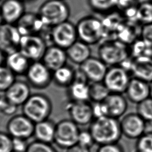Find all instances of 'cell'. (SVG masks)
I'll return each mask as SVG.
<instances>
[{"label":"cell","mask_w":152,"mask_h":152,"mask_svg":"<svg viewBox=\"0 0 152 152\" xmlns=\"http://www.w3.org/2000/svg\"><path fill=\"white\" fill-rule=\"evenodd\" d=\"M88 130L99 145L119 142L122 136L119 120L109 116L94 119Z\"/></svg>","instance_id":"6da1fadb"},{"label":"cell","mask_w":152,"mask_h":152,"mask_svg":"<svg viewBox=\"0 0 152 152\" xmlns=\"http://www.w3.org/2000/svg\"><path fill=\"white\" fill-rule=\"evenodd\" d=\"M53 104L50 98L43 93L31 94L21 106L22 113L34 123L48 119L52 113Z\"/></svg>","instance_id":"7a4b0ae2"},{"label":"cell","mask_w":152,"mask_h":152,"mask_svg":"<svg viewBox=\"0 0 152 152\" xmlns=\"http://www.w3.org/2000/svg\"><path fill=\"white\" fill-rule=\"evenodd\" d=\"M76 28L78 40L91 46L102 42L105 36V30L102 19L88 15L81 18Z\"/></svg>","instance_id":"3957f363"},{"label":"cell","mask_w":152,"mask_h":152,"mask_svg":"<svg viewBox=\"0 0 152 152\" xmlns=\"http://www.w3.org/2000/svg\"><path fill=\"white\" fill-rule=\"evenodd\" d=\"M38 14L47 26L53 27L68 21L70 8L64 0H46L40 5Z\"/></svg>","instance_id":"277c9868"},{"label":"cell","mask_w":152,"mask_h":152,"mask_svg":"<svg viewBox=\"0 0 152 152\" xmlns=\"http://www.w3.org/2000/svg\"><path fill=\"white\" fill-rule=\"evenodd\" d=\"M99 58L107 66L120 65L130 55L129 49L119 40H103L97 50Z\"/></svg>","instance_id":"5b68a950"},{"label":"cell","mask_w":152,"mask_h":152,"mask_svg":"<svg viewBox=\"0 0 152 152\" xmlns=\"http://www.w3.org/2000/svg\"><path fill=\"white\" fill-rule=\"evenodd\" d=\"M80 129L71 119H64L56 124L54 143L61 148L66 149L78 143Z\"/></svg>","instance_id":"8992f818"},{"label":"cell","mask_w":152,"mask_h":152,"mask_svg":"<svg viewBox=\"0 0 152 152\" xmlns=\"http://www.w3.org/2000/svg\"><path fill=\"white\" fill-rule=\"evenodd\" d=\"M78 40L76 26L69 21L51 28L50 40L52 45L66 50Z\"/></svg>","instance_id":"52a82bcc"},{"label":"cell","mask_w":152,"mask_h":152,"mask_svg":"<svg viewBox=\"0 0 152 152\" xmlns=\"http://www.w3.org/2000/svg\"><path fill=\"white\" fill-rule=\"evenodd\" d=\"M131 79V74L121 65L109 66L103 83L110 93L123 94Z\"/></svg>","instance_id":"ba28073f"},{"label":"cell","mask_w":152,"mask_h":152,"mask_svg":"<svg viewBox=\"0 0 152 152\" xmlns=\"http://www.w3.org/2000/svg\"><path fill=\"white\" fill-rule=\"evenodd\" d=\"M48 47L46 41L38 34H27L21 36L19 50L30 61H41Z\"/></svg>","instance_id":"9c48e42d"},{"label":"cell","mask_w":152,"mask_h":152,"mask_svg":"<svg viewBox=\"0 0 152 152\" xmlns=\"http://www.w3.org/2000/svg\"><path fill=\"white\" fill-rule=\"evenodd\" d=\"M25 76L30 86L39 90L47 88L53 81L52 71L41 61L31 62Z\"/></svg>","instance_id":"30bf717a"},{"label":"cell","mask_w":152,"mask_h":152,"mask_svg":"<svg viewBox=\"0 0 152 152\" xmlns=\"http://www.w3.org/2000/svg\"><path fill=\"white\" fill-rule=\"evenodd\" d=\"M34 125L32 121L23 113L12 116L6 125L7 132L12 138L28 140L33 137Z\"/></svg>","instance_id":"8fae6325"},{"label":"cell","mask_w":152,"mask_h":152,"mask_svg":"<svg viewBox=\"0 0 152 152\" xmlns=\"http://www.w3.org/2000/svg\"><path fill=\"white\" fill-rule=\"evenodd\" d=\"M65 107L69 119L78 126L90 125L94 119L92 103L90 101L69 100Z\"/></svg>","instance_id":"7c38bea8"},{"label":"cell","mask_w":152,"mask_h":152,"mask_svg":"<svg viewBox=\"0 0 152 152\" xmlns=\"http://www.w3.org/2000/svg\"><path fill=\"white\" fill-rule=\"evenodd\" d=\"M21 36L15 24L2 23L0 26V49L7 55L18 50Z\"/></svg>","instance_id":"4fadbf2b"},{"label":"cell","mask_w":152,"mask_h":152,"mask_svg":"<svg viewBox=\"0 0 152 152\" xmlns=\"http://www.w3.org/2000/svg\"><path fill=\"white\" fill-rule=\"evenodd\" d=\"M122 135L131 140H137L144 134L145 121L137 113L125 114L119 120Z\"/></svg>","instance_id":"5bb4252c"},{"label":"cell","mask_w":152,"mask_h":152,"mask_svg":"<svg viewBox=\"0 0 152 152\" xmlns=\"http://www.w3.org/2000/svg\"><path fill=\"white\" fill-rule=\"evenodd\" d=\"M15 25L21 36L27 34L41 36L42 33L52 28L47 26L43 22L38 13L32 12H25Z\"/></svg>","instance_id":"9a60e30c"},{"label":"cell","mask_w":152,"mask_h":152,"mask_svg":"<svg viewBox=\"0 0 152 152\" xmlns=\"http://www.w3.org/2000/svg\"><path fill=\"white\" fill-rule=\"evenodd\" d=\"M89 83L102 82L108 69V66L99 58L90 57L79 66Z\"/></svg>","instance_id":"2e32d148"},{"label":"cell","mask_w":152,"mask_h":152,"mask_svg":"<svg viewBox=\"0 0 152 152\" xmlns=\"http://www.w3.org/2000/svg\"><path fill=\"white\" fill-rule=\"evenodd\" d=\"M31 93V86L27 81L16 80L4 92V96L11 103L21 106L29 98Z\"/></svg>","instance_id":"e0dca14e"},{"label":"cell","mask_w":152,"mask_h":152,"mask_svg":"<svg viewBox=\"0 0 152 152\" xmlns=\"http://www.w3.org/2000/svg\"><path fill=\"white\" fill-rule=\"evenodd\" d=\"M25 11L23 0H4L0 5V12L5 23L16 24L25 14Z\"/></svg>","instance_id":"ac0fdd59"},{"label":"cell","mask_w":152,"mask_h":152,"mask_svg":"<svg viewBox=\"0 0 152 152\" xmlns=\"http://www.w3.org/2000/svg\"><path fill=\"white\" fill-rule=\"evenodd\" d=\"M102 102L106 116L118 119L125 115L128 109V99L123 94L110 93Z\"/></svg>","instance_id":"d6986e66"},{"label":"cell","mask_w":152,"mask_h":152,"mask_svg":"<svg viewBox=\"0 0 152 152\" xmlns=\"http://www.w3.org/2000/svg\"><path fill=\"white\" fill-rule=\"evenodd\" d=\"M125 93L128 100L137 104L150 97V83L132 77Z\"/></svg>","instance_id":"ffe728a7"},{"label":"cell","mask_w":152,"mask_h":152,"mask_svg":"<svg viewBox=\"0 0 152 152\" xmlns=\"http://www.w3.org/2000/svg\"><path fill=\"white\" fill-rule=\"evenodd\" d=\"M68 59L66 50L52 44L48 46L41 61L53 72L66 65Z\"/></svg>","instance_id":"44dd1931"},{"label":"cell","mask_w":152,"mask_h":152,"mask_svg":"<svg viewBox=\"0 0 152 152\" xmlns=\"http://www.w3.org/2000/svg\"><path fill=\"white\" fill-rule=\"evenodd\" d=\"M129 72L134 77L151 83L152 81V56L132 58Z\"/></svg>","instance_id":"7402d4cb"},{"label":"cell","mask_w":152,"mask_h":152,"mask_svg":"<svg viewBox=\"0 0 152 152\" xmlns=\"http://www.w3.org/2000/svg\"><path fill=\"white\" fill-rule=\"evenodd\" d=\"M31 61L19 50L7 55L5 65L17 76L25 75Z\"/></svg>","instance_id":"603a6c76"},{"label":"cell","mask_w":152,"mask_h":152,"mask_svg":"<svg viewBox=\"0 0 152 152\" xmlns=\"http://www.w3.org/2000/svg\"><path fill=\"white\" fill-rule=\"evenodd\" d=\"M66 52L68 59L79 66L91 56L90 45L80 40H77L68 48Z\"/></svg>","instance_id":"cb8c5ba5"},{"label":"cell","mask_w":152,"mask_h":152,"mask_svg":"<svg viewBox=\"0 0 152 152\" xmlns=\"http://www.w3.org/2000/svg\"><path fill=\"white\" fill-rule=\"evenodd\" d=\"M56 124L51 119L35 123L33 137L35 140L52 144L54 142Z\"/></svg>","instance_id":"d4e9b609"},{"label":"cell","mask_w":152,"mask_h":152,"mask_svg":"<svg viewBox=\"0 0 152 152\" xmlns=\"http://www.w3.org/2000/svg\"><path fill=\"white\" fill-rule=\"evenodd\" d=\"M89 83L87 80L74 79V81L66 88L69 100L90 101Z\"/></svg>","instance_id":"484cf974"},{"label":"cell","mask_w":152,"mask_h":152,"mask_svg":"<svg viewBox=\"0 0 152 152\" xmlns=\"http://www.w3.org/2000/svg\"><path fill=\"white\" fill-rule=\"evenodd\" d=\"M75 69L66 64L52 72L54 83L59 87H68L74 80Z\"/></svg>","instance_id":"4316f807"},{"label":"cell","mask_w":152,"mask_h":152,"mask_svg":"<svg viewBox=\"0 0 152 152\" xmlns=\"http://www.w3.org/2000/svg\"><path fill=\"white\" fill-rule=\"evenodd\" d=\"M110 93L103 81L89 83V99L91 103L103 102Z\"/></svg>","instance_id":"83f0119b"},{"label":"cell","mask_w":152,"mask_h":152,"mask_svg":"<svg viewBox=\"0 0 152 152\" xmlns=\"http://www.w3.org/2000/svg\"><path fill=\"white\" fill-rule=\"evenodd\" d=\"M129 51L130 55L132 58L152 56V46L147 43L141 38L134 41Z\"/></svg>","instance_id":"f1b7e54d"},{"label":"cell","mask_w":152,"mask_h":152,"mask_svg":"<svg viewBox=\"0 0 152 152\" xmlns=\"http://www.w3.org/2000/svg\"><path fill=\"white\" fill-rule=\"evenodd\" d=\"M89 7L95 12L108 14L116 8V0H87Z\"/></svg>","instance_id":"f546056e"},{"label":"cell","mask_w":152,"mask_h":152,"mask_svg":"<svg viewBox=\"0 0 152 152\" xmlns=\"http://www.w3.org/2000/svg\"><path fill=\"white\" fill-rule=\"evenodd\" d=\"M138 22L142 25L152 23V2L145 1L137 5Z\"/></svg>","instance_id":"4dcf8cb0"},{"label":"cell","mask_w":152,"mask_h":152,"mask_svg":"<svg viewBox=\"0 0 152 152\" xmlns=\"http://www.w3.org/2000/svg\"><path fill=\"white\" fill-rule=\"evenodd\" d=\"M15 77L5 65L0 66V92L4 93L16 80Z\"/></svg>","instance_id":"1f68e13d"},{"label":"cell","mask_w":152,"mask_h":152,"mask_svg":"<svg viewBox=\"0 0 152 152\" xmlns=\"http://www.w3.org/2000/svg\"><path fill=\"white\" fill-rule=\"evenodd\" d=\"M136 112L145 121H152V99L148 97L137 104Z\"/></svg>","instance_id":"d6a6232c"},{"label":"cell","mask_w":152,"mask_h":152,"mask_svg":"<svg viewBox=\"0 0 152 152\" xmlns=\"http://www.w3.org/2000/svg\"><path fill=\"white\" fill-rule=\"evenodd\" d=\"M26 152H58L52 144L34 140L28 144Z\"/></svg>","instance_id":"836d02e7"},{"label":"cell","mask_w":152,"mask_h":152,"mask_svg":"<svg viewBox=\"0 0 152 152\" xmlns=\"http://www.w3.org/2000/svg\"><path fill=\"white\" fill-rule=\"evenodd\" d=\"M135 151L137 152H152V135L143 134L137 140Z\"/></svg>","instance_id":"e575fe53"},{"label":"cell","mask_w":152,"mask_h":152,"mask_svg":"<svg viewBox=\"0 0 152 152\" xmlns=\"http://www.w3.org/2000/svg\"><path fill=\"white\" fill-rule=\"evenodd\" d=\"M18 106L10 102L4 96H0V112L6 116H13Z\"/></svg>","instance_id":"d590c367"},{"label":"cell","mask_w":152,"mask_h":152,"mask_svg":"<svg viewBox=\"0 0 152 152\" xmlns=\"http://www.w3.org/2000/svg\"><path fill=\"white\" fill-rule=\"evenodd\" d=\"M12 137L7 132L0 131V152H12Z\"/></svg>","instance_id":"8d00e7d4"},{"label":"cell","mask_w":152,"mask_h":152,"mask_svg":"<svg viewBox=\"0 0 152 152\" xmlns=\"http://www.w3.org/2000/svg\"><path fill=\"white\" fill-rule=\"evenodd\" d=\"M78 143L89 148L95 144L93 137L88 129L80 130L78 138Z\"/></svg>","instance_id":"74e56055"},{"label":"cell","mask_w":152,"mask_h":152,"mask_svg":"<svg viewBox=\"0 0 152 152\" xmlns=\"http://www.w3.org/2000/svg\"><path fill=\"white\" fill-rule=\"evenodd\" d=\"M96 152H125L123 146L119 142L100 145Z\"/></svg>","instance_id":"f35d334b"},{"label":"cell","mask_w":152,"mask_h":152,"mask_svg":"<svg viewBox=\"0 0 152 152\" xmlns=\"http://www.w3.org/2000/svg\"><path fill=\"white\" fill-rule=\"evenodd\" d=\"M28 144L27 140L20 138H12V151L14 152H26Z\"/></svg>","instance_id":"ab89813d"},{"label":"cell","mask_w":152,"mask_h":152,"mask_svg":"<svg viewBox=\"0 0 152 152\" xmlns=\"http://www.w3.org/2000/svg\"><path fill=\"white\" fill-rule=\"evenodd\" d=\"M141 39L152 46V23L144 24L140 31Z\"/></svg>","instance_id":"60d3db41"},{"label":"cell","mask_w":152,"mask_h":152,"mask_svg":"<svg viewBox=\"0 0 152 152\" xmlns=\"http://www.w3.org/2000/svg\"><path fill=\"white\" fill-rule=\"evenodd\" d=\"M137 0H116V8L124 11V10L134 6H137L138 4Z\"/></svg>","instance_id":"b9f144b4"},{"label":"cell","mask_w":152,"mask_h":152,"mask_svg":"<svg viewBox=\"0 0 152 152\" xmlns=\"http://www.w3.org/2000/svg\"><path fill=\"white\" fill-rule=\"evenodd\" d=\"M90 148L86 147L78 143L72 145L66 150V152H90Z\"/></svg>","instance_id":"7bdbcfd3"},{"label":"cell","mask_w":152,"mask_h":152,"mask_svg":"<svg viewBox=\"0 0 152 152\" xmlns=\"http://www.w3.org/2000/svg\"><path fill=\"white\" fill-rule=\"evenodd\" d=\"M144 134L152 135V121H145Z\"/></svg>","instance_id":"ee69618b"},{"label":"cell","mask_w":152,"mask_h":152,"mask_svg":"<svg viewBox=\"0 0 152 152\" xmlns=\"http://www.w3.org/2000/svg\"><path fill=\"white\" fill-rule=\"evenodd\" d=\"M7 54L0 49V66L4 65L5 64V61L7 58Z\"/></svg>","instance_id":"f6af8a7d"},{"label":"cell","mask_w":152,"mask_h":152,"mask_svg":"<svg viewBox=\"0 0 152 152\" xmlns=\"http://www.w3.org/2000/svg\"><path fill=\"white\" fill-rule=\"evenodd\" d=\"M150 97L152 99V81L150 83Z\"/></svg>","instance_id":"bcb514c9"},{"label":"cell","mask_w":152,"mask_h":152,"mask_svg":"<svg viewBox=\"0 0 152 152\" xmlns=\"http://www.w3.org/2000/svg\"><path fill=\"white\" fill-rule=\"evenodd\" d=\"M2 23H4V21H3V19H2L1 14V12H0V26H1Z\"/></svg>","instance_id":"7dc6e473"},{"label":"cell","mask_w":152,"mask_h":152,"mask_svg":"<svg viewBox=\"0 0 152 152\" xmlns=\"http://www.w3.org/2000/svg\"><path fill=\"white\" fill-rule=\"evenodd\" d=\"M23 1H24L25 2V1H33V0H23Z\"/></svg>","instance_id":"c3c4849f"},{"label":"cell","mask_w":152,"mask_h":152,"mask_svg":"<svg viewBox=\"0 0 152 152\" xmlns=\"http://www.w3.org/2000/svg\"><path fill=\"white\" fill-rule=\"evenodd\" d=\"M149 1H150L152 2V0H149Z\"/></svg>","instance_id":"681fc988"},{"label":"cell","mask_w":152,"mask_h":152,"mask_svg":"<svg viewBox=\"0 0 152 152\" xmlns=\"http://www.w3.org/2000/svg\"><path fill=\"white\" fill-rule=\"evenodd\" d=\"M134 152H137V151H135H135H134Z\"/></svg>","instance_id":"f907efd6"},{"label":"cell","mask_w":152,"mask_h":152,"mask_svg":"<svg viewBox=\"0 0 152 152\" xmlns=\"http://www.w3.org/2000/svg\"><path fill=\"white\" fill-rule=\"evenodd\" d=\"M1 0H0V2H1Z\"/></svg>","instance_id":"816d5d0a"},{"label":"cell","mask_w":152,"mask_h":152,"mask_svg":"<svg viewBox=\"0 0 152 152\" xmlns=\"http://www.w3.org/2000/svg\"><path fill=\"white\" fill-rule=\"evenodd\" d=\"M12 152H14V151H12Z\"/></svg>","instance_id":"f5cc1de1"},{"label":"cell","mask_w":152,"mask_h":152,"mask_svg":"<svg viewBox=\"0 0 152 152\" xmlns=\"http://www.w3.org/2000/svg\"><path fill=\"white\" fill-rule=\"evenodd\" d=\"M64 1H65V0H64Z\"/></svg>","instance_id":"db71d44e"}]
</instances>
